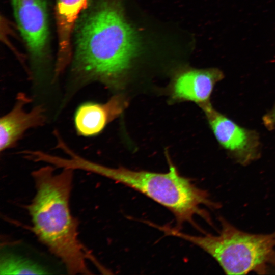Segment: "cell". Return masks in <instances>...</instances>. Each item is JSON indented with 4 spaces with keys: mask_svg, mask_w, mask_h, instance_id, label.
<instances>
[{
    "mask_svg": "<svg viewBox=\"0 0 275 275\" xmlns=\"http://www.w3.org/2000/svg\"><path fill=\"white\" fill-rule=\"evenodd\" d=\"M128 104L126 97L121 94L112 97L106 102H86L77 108L74 117L77 134L91 137L101 132L107 124L118 118Z\"/></svg>",
    "mask_w": 275,
    "mask_h": 275,
    "instance_id": "9",
    "label": "cell"
},
{
    "mask_svg": "<svg viewBox=\"0 0 275 275\" xmlns=\"http://www.w3.org/2000/svg\"><path fill=\"white\" fill-rule=\"evenodd\" d=\"M32 99L20 92L16 97L12 108L0 119V150L1 152L15 146L29 129L45 124L46 109L42 104L36 105L27 111L26 105Z\"/></svg>",
    "mask_w": 275,
    "mask_h": 275,
    "instance_id": "8",
    "label": "cell"
},
{
    "mask_svg": "<svg viewBox=\"0 0 275 275\" xmlns=\"http://www.w3.org/2000/svg\"><path fill=\"white\" fill-rule=\"evenodd\" d=\"M88 3V0H56L58 47L54 71L58 75L61 74L70 64L72 36L76 22Z\"/></svg>",
    "mask_w": 275,
    "mask_h": 275,
    "instance_id": "10",
    "label": "cell"
},
{
    "mask_svg": "<svg viewBox=\"0 0 275 275\" xmlns=\"http://www.w3.org/2000/svg\"><path fill=\"white\" fill-rule=\"evenodd\" d=\"M262 120L264 126L268 130H271L275 128V103L264 115Z\"/></svg>",
    "mask_w": 275,
    "mask_h": 275,
    "instance_id": "12",
    "label": "cell"
},
{
    "mask_svg": "<svg viewBox=\"0 0 275 275\" xmlns=\"http://www.w3.org/2000/svg\"><path fill=\"white\" fill-rule=\"evenodd\" d=\"M13 15L32 65L37 86L46 82L43 69L49 58V24L44 0H10Z\"/></svg>",
    "mask_w": 275,
    "mask_h": 275,
    "instance_id": "5",
    "label": "cell"
},
{
    "mask_svg": "<svg viewBox=\"0 0 275 275\" xmlns=\"http://www.w3.org/2000/svg\"><path fill=\"white\" fill-rule=\"evenodd\" d=\"M220 146L241 165H248L261 155V144L258 133L238 124L215 109L211 102L200 107Z\"/></svg>",
    "mask_w": 275,
    "mask_h": 275,
    "instance_id": "6",
    "label": "cell"
},
{
    "mask_svg": "<svg viewBox=\"0 0 275 275\" xmlns=\"http://www.w3.org/2000/svg\"><path fill=\"white\" fill-rule=\"evenodd\" d=\"M71 77L62 106L93 82L114 90L123 88L140 43L124 16L121 0H99L75 24Z\"/></svg>",
    "mask_w": 275,
    "mask_h": 275,
    "instance_id": "1",
    "label": "cell"
},
{
    "mask_svg": "<svg viewBox=\"0 0 275 275\" xmlns=\"http://www.w3.org/2000/svg\"><path fill=\"white\" fill-rule=\"evenodd\" d=\"M216 235L195 236L178 228L159 226L166 234L174 236L199 246L211 256L227 274H245L250 272L267 273L275 268V232L252 234L240 230L223 217Z\"/></svg>",
    "mask_w": 275,
    "mask_h": 275,
    "instance_id": "4",
    "label": "cell"
},
{
    "mask_svg": "<svg viewBox=\"0 0 275 275\" xmlns=\"http://www.w3.org/2000/svg\"><path fill=\"white\" fill-rule=\"evenodd\" d=\"M66 164L74 170L97 174L143 194L170 210L178 226L187 222L194 224V218L197 215L211 223L208 214L201 206L205 205L211 208L220 206L211 200L206 190L181 176L170 161L169 171L166 173L135 171L123 167L105 166L73 151L70 153Z\"/></svg>",
    "mask_w": 275,
    "mask_h": 275,
    "instance_id": "3",
    "label": "cell"
},
{
    "mask_svg": "<svg viewBox=\"0 0 275 275\" xmlns=\"http://www.w3.org/2000/svg\"><path fill=\"white\" fill-rule=\"evenodd\" d=\"M224 78V73L217 68L182 69L174 75L168 86L170 99L173 102L191 101L201 107L210 103L215 85Z\"/></svg>",
    "mask_w": 275,
    "mask_h": 275,
    "instance_id": "7",
    "label": "cell"
},
{
    "mask_svg": "<svg viewBox=\"0 0 275 275\" xmlns=\"http://www.w3.org/2000/svg\"><path fill=\"white\" fill-rule=\"evenodd\" d=\"M47 271L34 261L14 254H4L1 257V274H45L49 273Z\"/></svg>",
    "mask_w": 275,
    "mask_h": 275,
    "instance_id": "11",
    "label": "cell"
},
{
    "mask_svg": "<svg viewBox=\"0 0 275 275\" xmlns=\"http://www.w3.org/2000/svg\"><path fill=\"white\" fill-rule=\"evenodd\" d=\"M55 168L47 164L32 173L36 193L27 207L32 230L68 273L92 274L87 261L99 264L80 241L78 222L70 208L74 170L62 168L56 173Z\"/></svg>",
    "mask_w": 275,
    "mask_h": 275,
    "instance_id": "2",
    "label": "cell"
}]
</instances>
